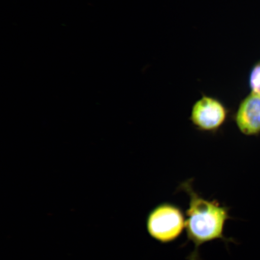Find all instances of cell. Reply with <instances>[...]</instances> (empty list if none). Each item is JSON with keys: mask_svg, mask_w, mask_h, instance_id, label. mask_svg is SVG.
<instances>
[{"mask_svg": "<svg viewBox=\"0 0 260 260\" xmlns=\"http://www.w3.org/2000/svg\"><path fill=\"white\" fill-rule=\"evenodd\" d=\"M237 127L243 135L255 136L260 133V95L252 93L244 99L236 113Z\"/></svg>", "mask_w": 260, "mask_h": 260, "instance_id": "obj_4", "label": "cell"}, {"mask_svg": "<svg viewBox=\"0 0 260 260\" xmlns=\"http://www.w3.org/2000/svg\"><path fill=\"white\" fill-rule=\"evenodd\" d=\"M249 84L252 93L260 95V61L252 68L249 77Z\"/></svg>", "mask_w": 260, "mask_h": 260, "instance_id": "obj_5", "label": "cell"}, {"mask_svg": "<svg viewBox=\"0 0 260 260\" xmlns=\"http://www.w3.org/2000/svg\"><path fill=\"white\" fill-rule=\"evenodd\" d=\"M192 180L181 183L179 189L184 191L190 198L189 206L186 211L185 224L188 241L194 244V251L188 256V260H199V248L204 243L216 239L228 243H237L232 238L223 235L227 220L232 219L230 208L221 206L216 200L209 201L200 196L193 190Z\"/></svg>", "mask_w": 260, "mask_h": 260, "instance_id": "obj_1", "label": "cell"}, {"mask_svg": "<svg viewBox=\"0 0 260 260\" xmlns=\"http://www.w3.org/2000/svg\"><path fill=\"white\" fill-rule=\"evenodd\" d=\"M227 116L228 110L220 101L212 96H203L194 104L190 120L198 129L211 132L219 129Z\"/></svg>", "mask_w": 260, "mask_h": 260, "instance_id": "obj_3", "label": "cell"}, {"mask_svg": "<svg viewBox=\"0 0 260 260\" xmlns=\"http://www.w3.org/2000/svg\"><path fill=\"white\" fill-rule=\"evenodd\" d=\"M183 211L180 207L169 203L158 205L148 214L146 229L152 239L161 243L174 241L185 228Z\"/></svg>", "mask_w": 260, "mask_h": 260, "instance_id": "obj_2", "label": "cell"}]
</instances>
